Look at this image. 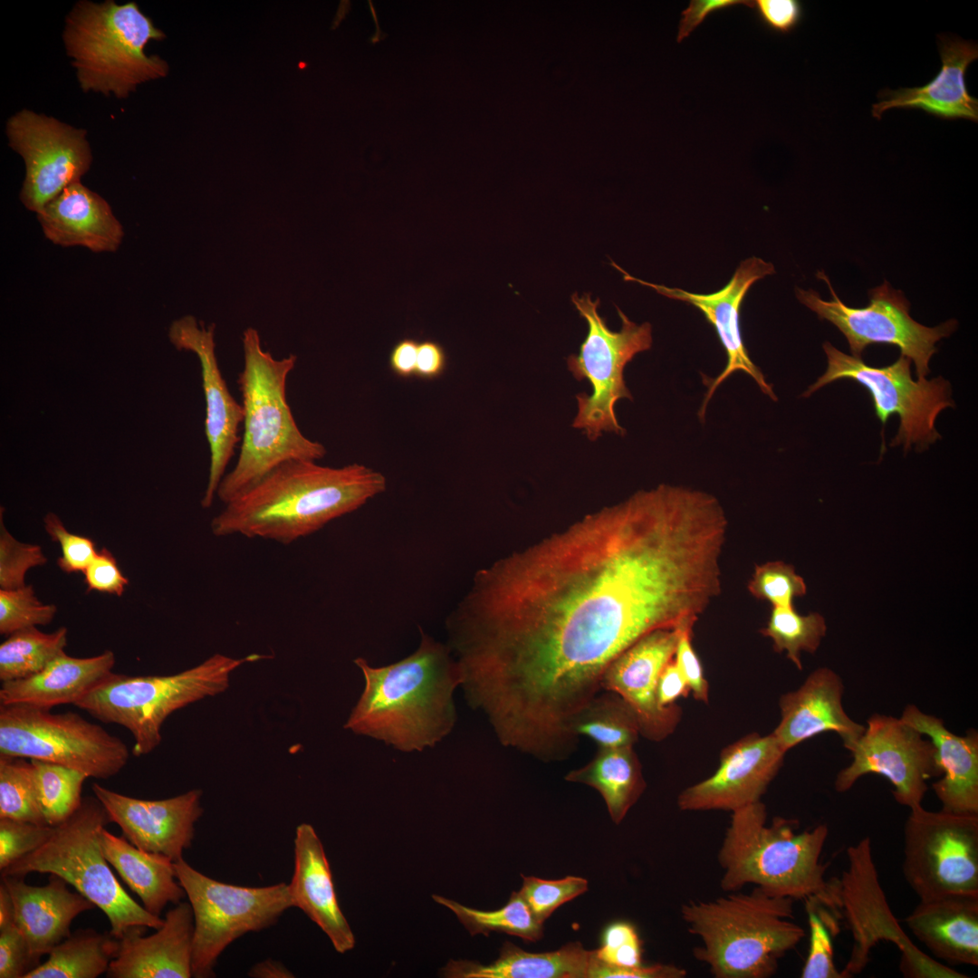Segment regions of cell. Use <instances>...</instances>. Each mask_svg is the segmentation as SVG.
Returning <instances> with one entry per match:
<instances>
[{
    "label": "cell",
    "mask_w": 978,
    "mask_h": 978,
    "mask_svg": "<svg viewBox=\"0 0 978 978\" xmlns=\"http://www.w3.org/2000/svg\"><path fill=\"white\" fill-rule=\"evenodd\" d=\"M727 530L715 496L662 484L480 570L446 623L469 705L515 745L575 744L609 665L654 630H693L720 595Z\"/></svg>",
    "instance_id": "1"
},
{
    "label": "cell",
    "mask_w": 978,
    "mask_h": 978,
    "mask_svg": "<svg viewBox=\"0 0 978 978\" xmlns=\"http://www.w3.org/2000/svg\"><path fill=\"white\" fill-rule=\"evenodd\" d=\"M386 487L385 476L364 465L288 461L225 503L211 531L217 537L290 544L359 509Z\"/></svg>",
    "instance_id": "2"
},
{
    "label": "cell",
    "mask_w": 978,
    "mask_h": 978,
    "mask_svg": "<svg viewBox=\"0 0 978 978\" xmlns=\"http://www.w3.org/2000/svg\"><path fill=\"white\" fill-rule=\"evenodd\" d=\"M418 647L379 667L354 660L365 686L344 727L404 752H421L447 736L456 722L454 692L462 684L448 645L420 630Z\"/></svg>",
    "instance_id": "3"
},
{
    "label": "cell",
    "mask_w": 978,
    "mask_h": 978,
    "mask_svg": "<svg viewBox=\"0 0 978 978\" xmlns=\"http://www.w3.org/2000/svg\"><path fill=\"white\" fill-rule=\"evenodd\" d=\"M798 822L775 817L767 824L760 801L734 811L718 850L724 892L755 885L770 895L834 907L827 866L820 856L829 835L826 824L797 832Z\"/></svg>",
    "instance_id": "4"
},
{
    "label": "cell",
    "mask_w": 978,
    "mask_h": 978,
    "mask_svg": "<svg viewBox=\"0 0 978 978\" xmlns=\"http://www.w3.org/2000/svg\"><path fill=\"white\" fill-rule=\"evenodd\" d=\"M729 893L681 906L688 932L700 939L693 954L715 978H768L805 936L794 921L795 900L757 887Z\"/></svg>",
    "instance_id": "5"
},
{
    "label": "cell",
    "mask_w": 978,
    "mask_h": 978,
    "mask_svg": "<svg viewBox=\"0 0 978 978\" xmlns=\"http://www.w3.org/2000/svg\"><path fill=\"white\" fill-rule=\"evenodd\" d=\"M244 368L237 383L242 395L244 435L236 464L223 477L216 496L225 504L280 465L317 461L325 446L299 429L286 398V383L297 357L274 359L263 350L258 331L243 334Z\"/></svg>",
    "instance_id": "6"
},
{
    "label": "cell",
    "mask_w": 978,
    "mask_h": 978,
    "mask_svg": "<svg viewBox=\"0 0 978 978\" xmlns=\"http://www.w3.org/2000/svg\"><path fill=\"white\" fill-rule=\"evenodd\" d=\"M165 34L135 2L78 1L65 20L62 34L83 91L127 98L148 81L165 77L168 63L144 49Z\"/></svg>",
    "instance_id": "7"
},
{
    "label": "cell",
    "mask_w": 978,
    "mask_h": 978,
    "mask_svg": "<svg viewBox=\"0 0 978 978\" xmlns=\"http://www.w3.org/2000/svg\"><path fill=\"white\" fill-rule=\"evenodd\" d=\"M111 822L96 797H85L80 808L54 826L51 838L39 849L1 870V877L49 873L61 877L92 902L108 917L116 939L135 926L158 929L164 919L139 905L112 873L100 844V834Z\"/></svg>",
    "instance_id": "8"
},
{
    "label": "cell",
    "mask_w": 978,
    "mask_h": 978,
    "mask_svg": "<svg viewBox=\"0 0 978 978\" xmlns=\"http://www.w3.org/2000/svg\"><path fill=\"white\" fill-rule=\"evenodd\" d=\"M266 657L234 658L215 654L199 665L169 676L111 673L74 705L106 724L126 728L133 737L132 753L143 756L161 742V727L175 711L229 686L230 676L246 662Z\"/></svg>",
    "instance_id": "9"
},
{
    "label": "cell",
    "mask_w": 978,
    "mask_h": 978,
    "mask_svg": "<svg viewBox=\"0 0 978 978\" xmlns=\"http://www.w3.org/2000/svg\"><path fill=\"white\" fill-rule=\"evenodd\" d=\"M847 860L840 877L829 879L834 904L853 940L849 957L840 970L843 978L859 974L870 960L871 950L882 941L897 946L905 977H966L923 953L903 931L879 881L868 837L848 848Z\"/></svg>",
    "instance_id": "10"
},
{
    "label": "cell",
    "mask_w": 978,
    "mask_h": 978,
    "mask_svg": "<svg viewBox=\"0 0 978 978\" xmlns=\"http://www.w3.org/2000/svg\"><path fill=\"white\" fill-rule=\"evenodd\" d=\"M571 302L587 321L588 333L579 354L567 358V366L577 380L586 379L592 388L590 395L576 396L578 411L572 427L583 430L591 441L603 432L623 436L626 431L618 423L615 407L620 399H632L624 370L638 353L651 348L652 326L635 323L617 306L621 328L611 331L599 314V298L593 301L590 293L580 296L575 292Z\"/></svg>",
    "instance_id": "11"
},
{
    "label": "cell",
    "mask_w": 978,
    "mask_h": 978,
    "mask_svg": "<svg viewBox=\"0 0 978 978\" xmlns=\"http://www.w3.org/2000/svg\"><path fill=\"white\" fill-rule=\"evenodd\" d=\"M176 877L194 915L192 976L214 975L218 956L235 940L273 925L293 907L289 885L248 887L205 876L183 858L174 862Z\"/></svg>",
    "instance_id": "12"
},
{
    "label": "cell",
    "mask_w": 978,
    "mask_h": 978,
    "mask_svg": "<svg viewBox=\"0 0 978 978\" xmlns=\"http://www.w3.org/2000/svg\"><path fill=\"white\" fill-rule=\"evenodd\" d=\"M0 754L61 764L109 779L128 763V746L81 714L0 705Z\"/></svg>",
    "instance_id": "13"
},
{
    "label": "cell",
    "mask_w": 978,
    "mask_h": 978,
    "mask_svg": "<svg viewBox=\"0 0 978 978\" xmlns=\"http://www.w3.org/2000/svg\"><path fill=\"white\" fill-rule=\"evenodd\" d=\"M823 350L828 367L802 397L808 398L827 384L840 379H852L865 387L871 395L877 417L883 427L891 415L896 414L900 425L891 446H903L906 451L913 445L925 450L940 438L935 420L942 410L954 407L951 386L942 377L915 381L911 360L900 357L891 365L873 367L861 358L848 355L825 342Z\"/></svg>",
    "instance_id": "14"
},
{
    "label": "cell",
    "mask_w": 978,
    "mask_h": 978,
    "mask_svg": "<svg viewBox=\"0 0 978 978\" xmlns=\"http://www.w3.org/2000/svg\"><path fill=\"white\" fill-rule=\"evenodd\" d=\"M903 876L919 900L978 895V814L921 806L904 825Z\"/></svg>",
    "instance_id": "15"
},
{
    "label": "cell",
    "mask_w": 978,
    "mask_h": 978,
    "mask_svg": "<svg viewBox=\"0 0 978 978\" xmlns=\"http://www.w3.org/2000/svg\"><path fill=\"white\" fill-rule=\"evenodd\" d=\"M817 276L828 284L831 301L822 300L813 290L797 288L796 296L820 319L829 321L844 334L852 356L860 358L870 344L894 345L914 362L918 379H925L930 372L929 361L936 352L935 343L954 331L955 320L932 328L918 323L910 316V304L903 292L887 281L868 292V306L849 307L838 297L823 272Z\"/></svg>",
    "instance_id": "16"
},
{
    "label": "cell",
    "mask_w": 978,
    "mask_h": 978,
    "mask_svg": "<svg viewBox=\"0 0 978 978\" xmlns=\"http://www.w3.org/2000/svg\"><path fill=\"white\" fill-rule=\"evenodd\" d=\"M850 754L851 762L835 778L838 792L848 791L862 776L875 773L888 780L895 800L909 810L922 805L928 780L942 775L930 739L891 715L872 714Z\"/></svg>",
    "instance_id": "17"
},
{
    "label": "cell",
    "mask_w": 978,
    "mask_h": 978,
    "mask_svg": "<svg viewBox=\"0 0 978 978\" xmlns=\"http://www.w3.org/2000/svg\"><path fill=\"white\" fill-rule=\"evenodd\" d=\"M10 148L24 159L25 175L19 198L37 214L90 169L92 154L86 130L22 110L6 122Z\"/></svg>",
    "instance_id": "18"
},
{
    "label": "cell",
    "mask_w": 978,
    "mask_h": 978,
    "mask_svg": "<svg viewBox=\"0 0 978 978\" xmlns=\"http://www.w3.org/2000/svg\"><path fill=\"white\" fill-rule=\"evenodd\" d=\"M215 324L206 327L194 316L175 320L168 330L170 342L177 350L197 355L201 366L202 386L206 401L205 433L210 449V465L206 488L201 500L209 508L225 475L236 443L244 413L230 393L220 370L215 342Z\"/></svg>",
    "instance_id": "19"
},
{
    "label": "cell",
    "mask_w": 978,
    "mask_h": 978,
    "mask_svg": "<svg viewBox=\"0 0 978 978\" xmlns=\"http://www.w3.org/2000/svg\"><path fill=\"white\" fill-rule=\"evenodd\" d=\"M786 753L772 733L746 734L723 749L713 775L679 793L678 808L684 811H734L762 801Z\"/></svg>",
    "instance_id": "20"
},
{
    "label": "cell",
    "mask_w": 978,
    "mask_h": 978,
    "mask_svg": "<svg viewBox=\"0 0 978 978\" xmlns=\"http://www.w3.org/2000/svg\"><path fill=\"white\" fill-rule=\"evenodd\" d=\"M681 631L663 628L643 636L609 665L601 679V688L617 694L632 708L640 735L650 741L666 739L682 718L679 705L661 707L657 698L659 676L674 659Z\"/></svg>",
    "instance_id": "21"
},
{
    "label": "cell",
    "mask_w": 978,
    "mask_h": 978,
    "mask_svg": "<svg viewBox=\"0 0 978 978\" xmlns=\"http://www.w3.org/2000/svg\"><path fill=\"white\" fill-rule=\"evenodd\" d=\"M611 264L622 273L625 281L641 283L667 298L695 306L714 327L724 348L727 363L717 377L714 379L704 378V382L708 386V390L699 410L701 419L705 417L707 404L715 389L732 373L738 370L748 374L757 383L762 393L772 400H777L772 386L766 381L762 371L750 359L740 328V308L743 300L755 282L764 278L766 275L774 273L775 270L771 263L758 257H751L743 261L735 270L730 282L723 289L708 294L693 293L679 288H671L645 282L630 275L612 261Z\"/></svg>",
    "instance_id": "22"
},
{
    "label": "cell",
    "mask_w": 978,
    "mask_h": 978,
    "mask_svg": "<svg viewBox=\"0 0 978 978\" xmlns=\"http://www.w3.org/2000/svg\"><path fill=\"white\" fill-rule=\"evenodd\" d=\"M91 790L106 809L110 821L134 846L162 854L171 860L183 858L194 839L195 824L203 813L201 790L173 798L142 800L109 790L96 782Z\"/></svg>",
    "instance_id": "23"
},
{
    "label": "cell",
    "mask_w": 978,
    "mask_h": 978,
    "mask_svg": "<svg viewBox=\"0 0 978 978\" xmlns=\"http://www.w3.org/2000/svg\"><path fill=\"white\" fill-rule=\"evenodd\" d=\"M844 689L836 672L819 667L797 689L780 697L781 720L772 734L787 752L827 732L839 734L849 753L854 749L865 725L846 713L842 704Z\"/></svg>",
    "instance_id": "24"
},
{
    "label": "cell",
    "mask_w": 978,
    "mask_h": 978,
    "mask_svg": "<svg viewBox=\"0 0 978 978\" xmlns=\"http://www.w3.org/2000/svg\"><path fill=\"white\" fill-rule=\"evenodd\" d=\"M135 926L119 939L109 978H189L192 976L194 915L189 902L168 911L163 925L149 936Z\"/></svg>",
    "instance_id": "25"
},
{
    "label": "cell",
    "mask_w": 978,
    "mask_h": 978,
    "mask_svg": "<svg viewBox=\"0 0 978 978\" xmlns=\"http://www.w3.org/2000/svg\"><path fill=\"white\" fill-rule=\"evenodd\" d=\"M938 49L939 73L921 87L881 91V101L872 106L873 117L880 120L886 110L901 108L923 110L944 120H978V100L969 94L964 79L968 66L978 58L977 44L940 34Z\"/></svg>",
    "instance_id": "26"
},
{
    "label": "cell",
    "mask_w": 978,
    "mask_h": 978,
    "mask_svg": "<svg viewBox=\"0 0 978 978\" xmlns=\"http://www.w3.org/2000/svg\"><path fill=\"white\" fill-rule=\"evenodd\" d=\"M288 885L294 906L327 935L338 953H347L355 946V936L339 906L322 843L311 824L296 828L294 870Z\"/></svg>",
    "instance_id": "27"
},
{
    "label": "cell",
    "mask_w": 978,
    "mask_h": 978,
    "mask_svg": "<svg viewBox=\"0 0 978 978\" xmlns=\"http://www.w3.org/2000/svg\"><path fill=\"white\" fill-rule=\"evenodd\" d=\"M7 887L14 906L15 923L24 934L32 955L38 961L70 935L72 920L96 906L67 887L61 877L50 874L42 887L31 886L24 877L7 876Z\"/></svg>",
    "instance_id": "28"
},
{
    "label": "cell",
    "mask_w": 978,
    "mask_h": 978,
    "mask_svg": "<svg viewBox=\"0 0 978 978\" xmlns=\"http://www.w3.org/2000/svg\"><path fill=\"white\" fill-rule=\"evenodd\" d=\"M36 216L45 238L62 247L112 253L124 237L123 226L109 203L81 182L64 188Z\"/></svg>",
    "instance_id": "29"
},
{
    "label": "cell",
    "mask_w": 978,
    "mask_h": 978,
    "mask_svg": "<svg viewBox=\"0 0 978 978\" xmlns=\"http://www.w3.org/2000/svg\"><path fill=\"white\" fill-rule=\"evenodd\" d=\"M904 722L927 736L936 750L942 772L932 785L942 810L978 814V734L968 731L957 735L949 731L943 719L907 705L902 712Z\"/></svg>",
    "instance_id": "30"
},
{
    "label": "cell",
    "mask_w": 978,
    "mask_h": 978,
    "mask_svg": "<svg viewBox=\"0 0 978 978\" xmlns=\"http://www.w3.org/2000/svg\"><path fill=\"white\" fill-rule=\"evenodd\" d=\"M905 922L936 959L951 965H978V895L919 900Z\"/></svg>",
    "instance_id": "31"
},
{
    "label": "cell",
    "mask_w": 978,
    "mask_h": 978,
    "mask_svg": "<svg viewBox=\"0 0 978 978\" xmlns=\"http://www.w3.org/2000/svg\"><path fill=\"white\" fill-rule=\"evenodd\" d=\"M115 665L111 650L91 657L62 653L42 671L23 679L2 682L0 705H24L51 710L75 705L103 682Z\"/></svg>",
    "instance_id": "32"
},
{
    "label": "cell",
    "mask_w": 978,
    "mask_h": 978,
    "mask_svg": "<svg viewBox=\"0 0 978 978\" xmlns=\"http://www.w3.org/2000/svg\"><path fill=\"white\" fill-rule=\"evenodd\" d=\"M593 954L580 942L552 952L529 953L506 941L490 964L450 960L440 973L448 978H589Z\"/></svg>",
    "instance_id": "33"
},
{
    "label": "cell",
    "mask_w": 978,
    "mask_h": 978,
    "mask_svg": "<svg viewBox=\"0 0 978 978\" xmlns=\"http://www.w3.org/2000/svg\"><path fill=\"white\" fill-rule=\"evenodd\" d=\"M100 844L107 861L152 915L159 916L168 903L177 905L186 896L169 858L139 849L105 828L101 831Z\"/></svg>",
    "instance_id": "34"
},
{
    "label": "cell",
    "mask_w": 978,
    "mask_h": 978,
    "mask_svg": "<svg viewBox=\"0 0 978 978\" xmlns=\"http://www.w3.org/2000/svg\"><path fill=\"white\" fill-rule=\"evenodd\" d=\"M565 780L596 789L616 824L623 820L647 786L633 746L599 748L589 763L570 772Z\"/></svg>",
    "instance_id": "35"
},
{
    "label": "cell",
    "mask_w": 978,
    "mask_h": 978,
    "mask_svg": "<svg viewBox=\"0 0 978 978\" xmlns=\"http://www.w3.org/2000/svg\"><path fill=\"white\" fill-rule=\"evenodd\" d=\"M118 939L94 929H79L57 944L46 962L24 978H96L107 973Z\"/></svg>",
    "instance_id": "36"
},
{
    "label": "cell",
    "mask_w": 978,
    "mask_h": 978,
    "mask_svg": "<svg viewBox=\"0 0 978 978\" xmlns=\"http://www.w3.org/2000/svg\"><path fill=\"white\" fill-rule=\"evenodd\" d=\"M590 978H684L686 971L674 964L643 965L642 942L628 922L609 925L601 946L595 950Z\"/></svg>",
    "instance_id": "37"
},
{
    "label": "cell",
    "mask_w": 978,
    "mask_h": 978,
    "mask_svg": "<svg viewBox=\"0 0 978 978\" xmlns=\"http://www.w3.org/2000/svg\"><path fill=\"white\" fill-rule=\"evenodd\" d=\"M572 732L585 735L599 748L633 746L640 735L638 718L632 708L617 694L596 695L575 717Z\"/></svg>",
    "instance_id": "38"
},
{
    "label": "cell",
    "mask_w": 978,
    "mask_h": 978,
    "mask_svg": "<svg viewBox=\"0 0 978 978\" xmlns=\"http://www.w3.org/2000/svg\"><path fill=\"white\" fill-rule=\"evenodd\" d=\"M68 630L61 627L46 633L37 627L15 631L0 645V680L26 678L64 653Z\"/></svg>",
    "instance_id": "39"
},
{
    "label": "cell",
    "mask_w": 978,
    "mask_h": 978,
    "mask_svg": "<svg viewBox=\"0 0 978 978\" xmlns=\"http://www.w3.org/2000/svg\"><path fill=\"white\" fill-rule=\"evenodd\" d=\"M432 897L450 909L471 935L483 934L488 936L491 932H498L526 941H537L543 936V924L534 918L519 891L513 892L507 904L494 911L467 907L438 895Z\"/></svg>",
    "instance_id": "40"
},
{
    "label": "cell",
    "mask_w": 978,
    "mask_h": 978,
    "mask_svg": "<svg viewBox=\"0 0 978 978\" xmlns=\"http://www.w3.org/2000/svg\"><path fill=\"white\" fill-rule=\"evenodd\" d=\"M40 805L47 825L57 826L82 805L85 773L61 764L31 760Z\"/></svg>",
    "instance_id": "41"
},
{
    "label": "cell",
    "mask_w": 978,
    "mask_h": 978,
    "mask_svg": "<svg viewBox=\"0 0 978 978\" xmlns=\"http://www.w3.org/2000/svg\"><path fill=\"white\" fill-rule=\"evenodd\" d=\"M826 630L820 614L801 615L791 606L772 607L767 626L761 633L772 640L775 652H786L787 658L801 670V652L815 653Z\"/></svg>",
    "instance_id": "42"
},
{
    "label": "cell",
    "mask_w": 978,
    "mask_h": 978,
    "mask_svg": "<svg viewBox=\"0 0 978 978\" xmlns=\"http://www.w3.org/2000/svg\"><path fill=\"white\" fill-rule=\"evenodd\" d=\"M0 819L47 825L31 760L0 754Z\"/></svg>",
    "instance_id": "43"
},
{
    "label": "cell",
    "mask_w": 978,
    "mask_h": 978,
    "mask_svg": "<svg viewBox=\"0 0 978 978\" xmlns=\"http://www.w3.org/2000/svg\"><path fill=\"white\" fill-rule=\"evenodd\" d=\"M810 930V948L801 978H843L834 963L833 939L840 931L841 916L814 897L804 900Z\"/></svg>",
    "instance_id": "44"
},
{
    "label": "cell",
    "mask_w": 978,
    "mask_h": 978,
    "mask_svg": "<svg viewBox=\"0 0 978 978\" xmlns=\"http://www.w3.org/2000/svg\"><path fill=\"white\" fill-rule=\"evenodd\" d=\"M57 612L53 604L43 603L32 585L0 590V633L10 635L24 628L50 624Z\"/></svg>",
    "instance_id": "45"
},
{
    "label": "cell",
    "mask_w": 978,
    "mask_h": 978,
    "mask_svg": "<svg viewBox=\"0 0 978 978\" xmlns=\"http://www.w3.org/2000/svg\"><path fill=\"white\" fill-rule=\"evenodd\" d=\"M747 589L772 607H791L794 598L806 593V584L793 566L780 561L756 565Z\"/></svg>",
    "instance_id": "46"
},
{
    "label": "cell",
    "mask_w": 978,
    "mask_h": 978,
    "mask_svg": "<svg viewBox=\"0 0 978 978\" xmlns=\"http://www.w3.org/2000/svg\"><path fill=\"white\" fill-rule=\"evenodd\" d=\"M520 895L541 924L561 905L588 890V880L574 876L547 880L522 875Z\"/></svg>",
    "instance_id": "47"
},
{
    "label": "cell",
    "mask_w": 978,
    "mask_h": 978,
    "mask_svg": "<svg viewBox=\"0 0 978 978\" xmlns=\"http://www.w3.org/2000/svg\"><path fill=\"white\" fill-rule=\"evenodd\" d=\"M0 517V590L20 588L26 585L27 571L48 560L40 545L17 541L5 528L2 512Z\"/></svg>",
    "instance_id": "48"
},
{
    "label": "cell",
    "mask_w": 978,
    "mask_h": 978,
    "mask_svg": "<svg viewBox=\"0 0 978 978\" xmlns=\"http://www.w3.org/2000/svg\"><path fill=\"white\" fill-rule=\"evenodd\" d=\"M54 827L0 819V870L42 847Z\"/></svg>",
    "instance_id": "49"
},
{
    "label": "cell",
    "mask_w": 978,
    "mask_h": 978,
    "mask_svg": "<svg viewBox=\"0 0 978 978\" xmlns=\"http://www.w3.org/2000/svg\"><path fill=\"white\" fill-rule=\"evenodd\" d=\"M43 523L52 541L61 547L58 567L65 573L83 572L98 551L93 541L69 532L55 513H47Z\"/></svg>",
    "instance_id": "50"
},
{
    "label": "cell",
    "mask_w": 978,
    "mask_h": 978,
    "mask_svg": "<svg viewBox=\"0 0 978 978\" xmlns=\"http://www.w3.org/2000/svg\"><path fill=\"white\" fill-rule=\"evenodd\" d=\"M38 965L15 922L0 929V978H24Z\"/></svg>",
    "instance_id": "51"
},
{
    "label": "cell",
    "mask_w": 978,
    "mask_h": 978,
    "mask_svg": "<svg viewBox=\"0 0 978 978\" xmlns=\"http://www.w3.org/2000/svg\"><path fill=\"white\" fill-rule=\"evenodd\" d=\"M82 573L88 591L95 590L120 597L129 584L128 578L123 575L115 557L107 548L97 551Z\"/></svg>",
    "instance_id": "52"
},
{
    "label": "cell",
    "mask_w": 978,
    "mask_h": 978,
    "mask_svg": "<svg viewBox=\"0 0 978 978\" xmlns=\"http://www.w3.org/2000/svg\"><path fill=\"white\" fill-rule=\"evenodd\" d=\"M693 630H682L678 638L674 661L686 678L690 693L695 700L707 704L709 685L705 677L700 659L692 645Z\"/></svg>",
    "instance_id": "53"
},
{
    "label": "cell",
    "mask_w": 978,
    "mask_h": 978,
    "mask_svg": "<svg viewBox=\"0 0 978 978\" xmlns=\"http://www.w3.org/2000/svg\"><path fill=\"white\" fill-rule=\"evenodd\" d=\"M753 9L761 22L770 30L791 33L802 18V5L797 0H755Z\"/></svg>",
    "instance_id": "54"
},
{
    "label": "cell",
    "mask_w": 978,
    "mask_h": 978,
    "mask_svg": "<svg viewBox=\"0 0 978 978\" xmlns=\"http://www.w3.org/2000/svg\"><path fill=\"white\" fill-rule=\"evenodd\" d=\"M738 5L753 7V1L747 0H692L682 12L679 23L677 42L686 38L710 14Z\"/></svg>",
    "instance_id": "55"
},
{
    "label": "cell",
    "mask_w": 978,
    "mask_h": 978,
    "mask_svg": "<svg viewBox=\"0 0 978 978\" xmlns=\"http://www.w3.org/2000/svg\"><path fill=\"white\" fill-rule=\"evenodd\" d=\"M447 356L444 347L436 340L418 341L416 374L423 379H434L446 370Z\"/></svg>",
    "instance_id": "56"
},
{
    "label": "cell",
    "mask_w": 978,
    "mask_h": 978,
    "mask_svg": "<svg viewBox=\"0 0 978 978\" xmlns=\"http://www.w3.org/2000/svg\"><path fill=\"white\" fill-rule=\"evenodd\" d=\"M690 688L674 659L663 669L657 683V698L661 707L676 704L679 697H686Z\"/></svg>",
    "instance_id": "57"
},
{
    "label": "cell",
    "mask_w": 978,
    "mask_h": 978,
    "mask_svg": "<svg viewBox=\"0 0 978 978\" xmlns=\"http://www.w3.org/2000/svg\"><path fill=\"white\" fill-rule=\"evenodd\" d=\"M418 341L413 338L399 340L391 349L388 365L398 377L408 379L416 374Z\"/></svg>",
    "instance_id": "58"
},
{
    "label": "cell",
    "mask_w": 978,
    "mask_h": 978,
    "mask_svg": "<svg viewBox=\"0 0 978 978\" xmlns=\"http://www.w3.org/2000/svg\"><path fill=\"white\" fill-rule=\"evenodd\" d=\"M251 977L289 978L293 974L283 964L273 960H264L253 966L248 973Z\"/></svg>",
    "instance_id": "59"
},
{
    "label": "cell",
    "mask_w": 978,
    "mask_h": 978,
    "mask_svg": "<svg viewBox=\"0 0 978 978\" xmlns=\"http://www.w3.org/2000/svg\"><path fill=\"white\" fill-rule=\"evenodd\" d=\"M15 922L14 906L12 896L1 880L0 885V929Z\"/></svg>",
    "instance_id": "60"
}]
</instances>
